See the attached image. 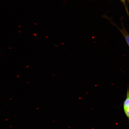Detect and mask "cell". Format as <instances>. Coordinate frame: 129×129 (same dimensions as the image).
I'll list each match as a JSON object with an SVG mask.
<instances>
[{
	"label": "cell",
	"instance_id": "3957f363",
	"mask_svg": "<svg viewBox=\"0 0 129 129\" xmlns=\"http://www.w3.org/2000/svg\"><path fill=\"white\" fill-rule=\"evenodd\" d=\"M121 1L122 2H124L125 0H121Z\"/></svg>",
	"mask_w": 129,
	"mask_h": 129
},
{
	"label": "cell",
	"instance_id": "7a4b0ae2",
	"mask_svg": "<svg viewBox=\"0 0 129 129\" xmlns=\"http://www.w3.org/2000/svg\"><path fill=\"white\" fill-rule=\"evenodd\" d=\"M112 22V23L115 26L117 27V28L118 29V30H120L121 33L122 34V35L124 38L126 42L128 45L129 47V34L128 32H127L125 28V27L122 26V29L119 28V27L117 26L115 24Z\"/></svg>",
	"mask_w": 129,
	"mask_h": 129
},
{
	"label": "cell",
	"instance_id": "6da1fadb",
	"mask_svg": "<svg viewBox=\"0 0 129 129\" xmlns=\"http://www.w3.org/2000/svg\"><path fill=\"white\" fill-rule=\"evenodd\" d=\"M123 109L124 112L129 122V88H128L127 90L126 97L123 103Z\"/></svg>",
	"mask_w": 129,
	"mask_h": 129
}]
</instances>
